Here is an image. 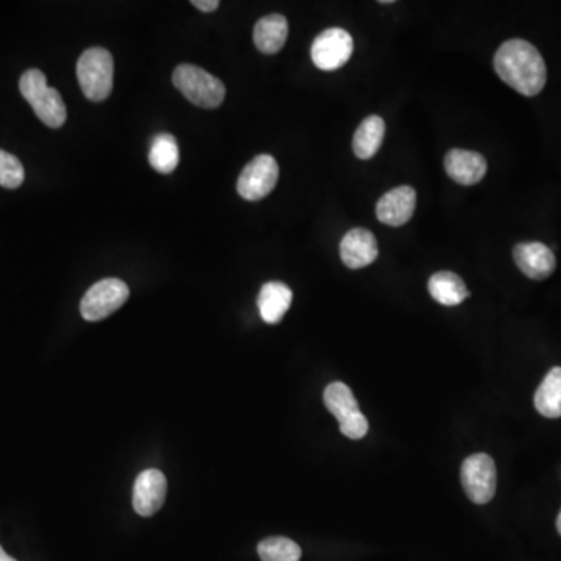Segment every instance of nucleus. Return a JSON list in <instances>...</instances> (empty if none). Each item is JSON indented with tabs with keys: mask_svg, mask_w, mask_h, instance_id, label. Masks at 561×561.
<instances>
[{
	"mask_svg": "<svg viewBox=\"0 0 561 561\" xmlns=\"http://www.w3.org/2000/svg\"><path fill=\"white\" fill-rule=\"evenodd\" d=\"M353 36L343 29H328L314 39L311 57L322 71H337L348 63L353 55Z\"/></svg>",
	"mask_w": 561,
	"mask_h": 561,
	"instance_id": "obj_9",
	"label": "nucleus"
},
{
	"mask_svg": "<svg viewBox=\"0 0 561 561\" xmlns=\"http://www.w3.org/2000/svg\"><path fill=\"white\" fill-rule=\"evenodd\" d=\"M130 289L124 281L117 278H106L94 284L80 303L82 317L88 322H100L127 303Z\"/></svg>",
	"mask_w": 561,
	"mask_h": 561,
	"instance_id": "obj_6",
	"label": "nucleus"
},
{
	"mask_svg": "<svg viewBox=\"0 0 561 561\" xmlns=\"http://www.w3.org/2000/svg\"><path fill=\"white\" fill-rule=\"evenodd\" d=\"M24 166L15 155L0 149V186L18 189L24 183Z\"/></svg>",
	"mask_w": 561,
	"mask_h": 561,
	"instance_id": "obj_22",
	"label": "nucleus"
},
{
	"mask_svg": "<svg viewBox=\"0 0 561 561\" xmlns=\"http://www.w3.org/2000/svg\"><path fill=\"white\" fill-rule=\"evenodd\" d=\"M289 36V24L283 15H269L259 19L255 25L253 39L259 52L275 55L283 49Z\"/></svg>",
	"mask_w": 561,
	"mask_h": 561,
	"instance_id": "obj_16",
	"label": "nucleus"
},
{
	"mask_svg": "<svg viewBox=\"0 0 561 561\" xmlns=\"http://www.w3.org/2000/svg\"><path fill=\"white\" fill-rule=\"evenodd\" d=\"M262 561H300L301 547L284 537H272L258 544Z\"/></svg>",
	"mask_w": 561,
	"mask_h": 561,
	"instance_id": "obj_21",
	"label": "nucleus"
},
{
	"mask_svg": "<svg viewBox=\"0 0 561 561\" xmlns=\"http://www.w3.org/2000/svg\"><path fill=\"white\" fill-rule=\"evenodd\" d=\"M149 163L156 172L172 173L180 163V149L177 139L167 133H161L153 138L150 145Z\"/></svg>",
	"mask_w": 561,
	"mask_h": 561,
	"instance_id": "obj_20",
	"label": "nucleus"
},
{
	"mask_svg": "<svg viewBox=\"0 0 561 561\" xmlns=\"http://www.w3.org/2000/svg\"><path fill=\"white\" fill-rule=\"evenodd\" d=\"M427 287H429L431 297L443 306H459L470 297V292L466 289L463 279L452 272L435 273L429 279Z\"/></svg>",
	"mask_w": 561,
	"mask_h": 561,
	"instance_id": "obj_17",
	"label": "nucleus"
},
{
	"mask_svg": "<svg viewBox=\"0 0 561 561\" xmlns=\"http://www.w3.org/2000/svg\"><path fill=\"white\" fill-rule=\"evenodd\" d=\"M279 166L270 155L256 156L245 166L237 180V192L248 202H258L267 197L278 183Z\"/></svg>",
	"mask_w": 561,
	"mask_h": 561,
	"instance_id": "obj_8",
	"label": "nucleus"
},
{
	"mask_svg": "<svg viewBox=\"0 0 561 561\" xmlns=\"http://www.w3.org/2000/svg\"><path fill=\"white\" fill-rule=\"evenodd\" d=\"M494 71L502 82L526 97L537 96L546 85V63L537 47L524 39H510L499 47Z\"/></svg>",
	"mask_w": 561,
	"mask_h": 561,
	"instance_id": "obj_1",
	"label": "nucleus"
},
{
	"mask_svg": "<svg viewBox=\"0 0 561 561\" xmlns=\"http://www.w3.org/2000/svg\"><path fill=\"white\" fill-rule=\"evenodd\" d=\"M445 169L452 181L462 186H473L487 175V161L480 153L454 149L446 155Z\"/></svg>",
	"mask_w": 561,
	"mask_h": 561,
	"instance_id": "obj_14",
	"label": "nucleus"
},
{
	"mask_svg": "<svg viewBox=\"0 0 561 561\" xmlns=\"http://www.w3.org/2000/svg\"><path fill=\"white\" fill-rule=\"evenodd\" d=\"M0 561H18L15 558L10 557L7 552L4 551V547L0 546Z\"/></svg>",
	"mask_w": 561,
	"mask_h": 561,
	"instance_id": "obj_24",
	"label": "nucleus"
},
{
	"mask_svg": "<svg viewBox=\"0 0 561 561\" xmlns=\"http://www.w3.org/2000/svg\"><path fill=\"white\" fill-rule=\"evenodd\" d=\"M192 5L200 11L211 13V11H216L220 7V2L219 0H194Z\"/></svg>",
	"mask_w": 561,
	"mask_h": 561,
	"instance_id": "obj_23",
	"label": "nucleus"
},
{
	"mask_svg": "<svg viewBox=\"0 0 561 561\" xmlns=\"http://www.w3.org/2000/svg\"><path fill=\"white\" fill-rule=\"evenodd\" d=\"M166 494L167 480L161 471H142L133 487V509L141 516L155 515L163 507Z\"/></svg>",
	"mask_w": 561,
	"mask_h": 561,
	"instance_id": "obj_10",
	"label": "nucleus"
},
{
	"mask_svg": "<svg viewBox=\"0 0 561 561\" xmlns=\"http://www.w3.org/2000/svg\"><path fill=\"white\" fill-rule=\"evenodd\" d=\"M292 300V290L286 284L279 281L264 284L258 297L259 314L262 320L269 325L281 322L289 311Z\"/></svg>",
	"mask_w": 561,
	"mask_h": 561,
	"instance_id": "obj_15",
	"label": "nucleus"
},
{
	"mask_svg": "<svg viewBox=\"0 0 561 561\" xmlns=\"http://www.w3.org/2000/svg\"><path fill=\"white\" fill-rule=\"evenodd\" d=\"M382 5H390L393 4L392 0H382L381 2Z\"/></svg>",
	"mask_w": 561,
	"mask_h": 561,
	"instance_id": "obj_26",
	"label": "nucleus"
},
{
	"mask_svg": "<svg viewBox=\"0 0 561 561\" xmlns=\"http://www.w3.org/2000/svg\"><path fill=\"white\" fill-rule=\"evenodd\" d=\"M376 237L365 228L348 231L340 242V258L348 269H364L378 259Z\"/></svg>",
	"mask_w": 561,
	"mask_h": 561,
	"instance_id": "obj_13",
	"label": "nucleus"
},
{
	"mask_svg": "<svg viewBox=\"0 0 561 561\" xmlns=\"http://www.w3.org/2000/svg\"><path fill=\"white\" fill-rule=\"evenodd\" d=\"M462 485L474 504H488L496 494L498 474L494 460L488 454H474L463 462Z\"/></svg>",
	"mask_w": 561,
	"mask_h": 561,
	"instance_id": "obj_7",
	"label": "nucleus"
},
{
	"mask_svg": "<svg viewBox=\"0 0 561 561\" xmlns=\"http://www.w3.org/2000/svg\"><path fill=\"white\" fill-rule=\"evenodd\" d=\"M385 136L384 119L379 116H368L357 127L353 138V150L359 159L373 158L381 149Z\"/></svg>",
	"mask_w": 561,
	"mask_h": 561,
	"instance_id": "obj_18",
	"label": "nucleus"
},
{
	"mask_svg": "<svg viewBox=\"0 0 561 561\" xmlns=\"http://www.w3.org/2000/svg\"><path fill=\"white\" fill-rule=\"evenodd\" d=\"M113 55L103 47H91L78 58L77 78L86 99L103 102L113 91Z\"/></svg>",
	"mask_w": 561,
	"mask_h": 561,
	"instance_id": "obj_4",
	"label": "nucleus"
},
{
	"mask_svg": "<svg viewBox=\"0 0 561 561\" xmlns=\"http://www.w3.org/2000/svg\"><path fill=\"white\" fill-rule=\"evenodd\" d=\"M172 82L189 102L200 108L214 110L225 100L226 88L222 80L194 64H180L173 71Z\"/></svg>",
	"mask_w": 561,
	"mask_h": 561,
	"instance_id": "obj_3",
	"label": "nucleus"
},
{
	"mask_svg": "<svg viewBox=\"0 0 561 561\" xmlns=\"http://www.w3.org/2000/svg\"><path fill=\"white\" fill-rule=\"evenodd\" d=\"M417 206V192L410 186H399L382 195L376 205L379 222L389 226H403L412 219Z\"/></svg>",
	"mask_w": 561,
	"mask_h": 561,
	"instance_id": "obj_11",
	"label": "nucleus"
},
{
	"mask_svg": "<svg viewBox=\"0 0 561 561\" xmlns=\"http://www.w3.org/2000/svg\"><path fill=\"white\" fill-rule=\"evenodd\" d=\"M513 259L519 270L533 281H543V279L549 278L557 265L551 248L541 242H523V244L516 245L513 250Z\"/></svg>",
	"mask_w": 561,
	"mask_h": 561,
	"instance_id": "obj_12",
	"label": "nucleus"
},
{
	"mask_svg": "<svg viewBox=\"0 0 561 561\" xmlns=\"http://www.w3.org/2000/svg\"><path fill=\"white\" fill-rule=\"evenodd\" d=\"M323 401L329 412L339 421L340 431L351 440H360L368 432V420L360 412L359 403L348 385L332 382L323 393Z\"/></svg>",
	"mask_w": 561,
	"mask_h": 561,
	"instance_id": "obj_5",
	"label": "nucleus"
},
{
	"mask_svg": "<svg viewBox=\"0 0 561 561\" xmlns=\"http://www.w3.org/2000/svg\"><path fill=\"white\" fill-rule=\"evenodd\" d=\"M535 407L543 417L551 420L561 417V367H554L546 374L535 393Z\"/></svg>",
	"mask_w": 561,
	"mask_h": 561,
	"instance_id": "obj_19",
	"label": "nucleus"
},
{
	"mask_svg": "<svg viewBox=\"0 0 561 561\" xmlns=\"http://www.w3.org/2000/svg\"><path fill=\"white\" fill-rule=\"evenodd\" d=\"M557 529H558V533H560V535H561V512H560V515H558V518H557Z\"/></svg>",
	"mask_w": 561,
	"mask_h": 561,
	"instance_id": "obj_25",
	"label": "nucleus"
},
{
	"mask_svg": "<svg viewBox=\"0 0 561 561\" xmlns=\"http://www.w3.org/2000/svg\"><path fill=\"white\" fill-rule=\"evenodd\" d=\"M22 97L32 106L38 119L49 128L63 127L68 117L60 92L47 85L46 75L39 69H29L19 80Z\"/></svg>",
	"mask_w": 561,
	"mask_h": 561,
	"instance_id": "obj_2",
	"label": "nucleus"
}]
</instances>
